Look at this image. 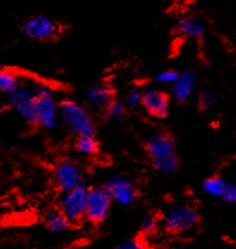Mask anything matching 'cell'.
I'll use <instances>...</instances> for the list:
<instances>
[{
  "label": "cell",
  "mask_w": 236,
  "mask_h": 249,
  "mask_svg": "<svg viewBox=\"0 0 236 249\" xmlns=\"http://www.w3.org/2000/svg\"><path fill=\"white\" fill-rule=\"evenodd\" d=\"M146 151L152 165L163 173H174L179 167L175 142L167 133H155L146 140Z\"/></svg>",
  "instance_id": "obj_1"
},
{
  "label": "cell",
  "mask_w": 236,
  "mask_h": 249,
  "mask_svg": "<svg viewBox=\"0 0 236 249\" xmlns=\"http://www.w3.org/2000/svg\"><path fill=\"white\" fill-rule=\"evenodd\" d=\"M59 116L63 124L77 137L95 133V123L84 106L72 100H64L59 106Z\"/></svg>",
  "instance_id": "obj_2"
},
{
  "label": "cell",
  "mask_w": 236,
  "mask_h": 249,
  "mask_svg": "<svg viewBox=\"0 0 236 249\" xmlns=\"http://www.w3.org/2000/svg\"><path fill=\"white\" fill-rule=\"evenodd\" d=\"M36 124L46 129H54L59 123V106L52 88L43 83H35Z\"/></svg>",
  "instance_id": "obj_3"
},
{
  "label": "cell",
  "mask_w": 236,
  "mask_h": 249,
  "mask_svg": "<svg viewBox=\"0 0 236 249\" xmlns=\"http://www.w3.org/2000/svg\"><path fill=\"white\" fill-rule=\"evenodd\" d=\"M10 107L28 124H36L35 83L20 80L17 87L7 95Z\"/></svg>",
  "instance_id": "obj_4"
},
{
  "label": "cell",
  "mask_w": 236,
  "mask_h": 249,
  "mask_svg": "<svg viewBox=\"0 0 236 249\" xmlns=\"http://www.w3.org/2000/svg\"><path fill=\"white\" fill-rule=\"evenodd\" d=\"M199 223V213L189 205H176L170 207L163 218V227L168 233L185 232Z\"/></svg>",
  "instance_id": "obj_5"
},
{
  "label": "cell",
  "mask_w": 236,
  "mask_h": 249,
  "mask_svg": "<svg viewBox=\"0 0 236 249\" xmlns=\"http://www.w3.org/2000/svg\"><path fill=\"white\" fill-rule=\"evenodd\" d=\"M54 181L63 193L71 191L84 183L83 171L79 163L71 157H65L58 160L54 167Z\"/></svg>",
  "instance_id": "obj_6"
},
{
  "label": "cell",
  "mask_w": 236,
  "mask_h": 249,
  "mask_svg": "<svg viewBox=\"0 0 236 249\" xmlns=\"http://www.w3.org/2000/svg\"><path fill=\"white\" fill-rule=\"evenodd\" d=\"M111 201L113 199L106 187L90 188L88 193L84 218L95 224L101 223L109 213Z\"/></svg>",
  "instance_id": "obj_7"
},
{
  "label": "cell",
  "mask_w": 236,
  "mask_h": 249,
  "mask_svg": "<svg viewBox=\"0 0 236 249\" xmlns=\"http://www.w3.org/2000/svg\"><path fill=\"white\" fill-rule=\"evenodd\" d=\"M89 189L90 188L85 183H82L76 188L64 193L60 202V211L72 223L78 222L85 216V207H87Z\"/></svg>",
  "instance_id": "obj_8"
},
{
  "label": "cell",
  "mask_w": 236,
  "mask_h": 249,
  "mask_svg": "<svg viewBox=\"0 0 236 249\" xmlns=\"http://www.w3.org/2000/svg\"><path fill=\"white\" fill-rule=\"evenodd\" d=\"M23 33L35 41H47L58 34V24L45 15H36L28 18L23 24Z\"/></svg>",
  "instance_id": "obj_9"
},
{
  "label": "cell",
  "mask_w": 236,
  "mask_h": 249,
  "mask_svg": "<svg viewBox=\"0 0 236 249\" xmlns=\"http://www.w3.org/2000/svg\"><path fill=\"white\" fill-rule=\"evenodd\" d=\"M105 187L109 192L111 199L123 206H128V205L133 204L138 196L137 186L127 176H113L108 180L107 185Z\"/></svg>",
  "instance_id": "obj_10"
},
{
  "label": "cell",
  "mask_w": 236,
  "mask_h": 249,
  "mask_svg": "<svg viewBox=\"0 0 236 249\" xmlns=\"http://www.w3.org/2000/svg\"><path fill=\"white\" fill-rule=\"evenodd\" d=\"M142 107L154 118H164L169 111V97L158 89H147L143 91Z\"/></svg>",
  "instance_id": "obj_11"
},
{
  "label": "cell",
  "mask_w": 236,
  "mask_h": 249,
  "mask_svg": "<svg viewBox=\"0 0 236 249\" xmlns=\"http://www.w3.org/2000/svg\"><path fill=\"white\" fill-rule=\"evenodd\" d=\"M85 100L90 107L96 109H107L115 100L113 88L107 83H96L90 85L85 91Z\"/></svg>",
  "instance_id": "obj_12"
},
{
  "label": "cell",
  "mask_w": 236,
  "mask_h": 249,
  "mask_svg": "<svg viewBox=\"0 0 236 249\" xmlns=\"http://www.w3.org/2000/svg\"><path fill=\"white\" fill-rule=\"evenodd\" d=\"M197 87V76L193 70H186L179 74L172 85V95L179 102H185L192 96Z\"/></svg>",
  "instance_id": "obj_13"
},
{
  "label": "cell",
  "mask_w": 236,
  "mask_h": 249,
  "mask_svg": "<svg viewBox=\"0 0 236 249\" xmlns=\"http://www.w3.org/2000/svg\"><path fill=\"white\" fill-rule=\"evenodd\" d=\"M176 31L182 37L200 38L204 35L205 28L197 18L191 16H182L176 20Z\"/></svg>",
  "instance_id": "obj_14"
},
{
  "label": "cell",
  "mask_w": 236,
  "mask_h": 249,
  "mask_svg": "<svg viewBox=\"0 0 236 249\" xmlns=\"http://www.w3.org/2000/svg\"><path fill=\"white\" fill-rule=\"evenodd\" d=\"M230 183L232 182L220 178V176H211V178H206L203 182V191L212 198L222 199L223 200L228 189H229Z\"/></svg>",
  "instance_id": "obj_15"
},
{
  "label": "cell",
  "mask_w": 236,
  "mask_h": 249,
  "mask_svg": "<svg viewBox=\"0 0 236 249\" xmlns=\"http://www.w3.org/2000/svg\"><path fill=\"white\" fill-rule=\"evenodd\" d=\"M72 222L60 210L58 211H52L46 214L45 217V227L51 232H63L71 228Z\"/></svg>",
  "instance_id": "obj_16"
},
{
  "label": "cell",
  "mask_w": 236,
  "mask_h": 249,
  "mask_svg": "<svg viewBox=\"0 0 236 249\" xmlns=\"http://www.w3.org/2000/svg\"><path fill=\"white\" fill-rule=\"evenodd\" d=\"M74 149L79 155L83 156H92L98 151V142L94 134H88V136L77 137Z\"/></svg>",
  "instance_id": "obj_17"
},
{
  "label": "cell",
  "mask_w": 236,
  "mask_h": 249,
  "mask_svg": "<svg viewBox=\"0 0 236 249\" xmlns=\"http://www.w3.org/2000/svg\"><path fill=\"white\" fill-rule=\"evenodd\" d=\"M18 82H19V78L16 73L4 67L0 69V93L7 96L17 87Z\"/></svg>",
  "instance_id": "obj_18"
},
{
  "label": "cell",
  "mask_w": 236,
  "mask_h": 249,
  "mask_svg": "<svg viewBox=\"0 0 236 249\" xmlns=\"http://www.w3.org/2000/svg\"><path fill=\"white\" fill-rule=\"evenodd\" d=\"M106 110H107L109 118L114 120H123L124 116L126 115V103L119 100H114Z\"/></svg>",
  "instance_id": "obj_19"
},
{
  "label": "cell",
  "mask_w": 236,
  "mask_h": 249,
  "mask_svg": "<svg viewBox=\"0 0 236 249\" xmlns=\"http://www.w3.org/2000/svg\"><path fill=\"white\" fill-rule=\"evenodd\" d=\"M179 74H180V72H178L176 70L167 69L164 71H161L156 78H155V80H156L158 84L173 85L179 78Z\"/></svg>",
  "instance_id": "obj_20"
},
{
  "label": "cell",
  "mask_w": 236,
  "mask_h": 249,
  "mask_svg": "<svg viewBox=\"0 0 236 249\" xmlns=\"http://www.w3.org/2000/svg\"><path fill=\"white\" fill-rule=\"evenodd\" d=\"M160 220L156 216H147L142 220L141 231L144 235H154L157 231Z\"/></svg>",
  "instance_id": "obj_21"
},
{
  "label": "cell",
  "mask_w": 236,
  "mask_h": 249,
  "mask_svg": "<svg viewBox=\"0 0 236 249\" xmlns=\"http://www.w3.org/2000/svg\"><path fill=\"white\" fill-rule=\"evenodd\" d=\"M215 102H216V96L214 92L207 91V90L200 91L197 96V103L201 109L211 108L215 105Z\"/></svg>",
  "instance_id": "obj_22"
},
{
  "label": "cell",
  "mask_w": 236,
  "mask_h": 249,
  "mask_svg": "<svg viewBox=\"0 0 236 249\" xmlns=\"http://www.w3.org/2000/svg\"><path fill=\"white\" fill-rule=\"evenodd\" d=\"M142 98H143V92L139 91V90L134 89L126 95L125 103L126 106H128V107H137V106L142 105Z\"/></svg>",
  "instance_id": "obj_23"
},
{
  "label": "cell",
  "mask_w": 236,
  "mask_h": 249,
  "mask_svg": "<svg viewBox=\"0 0 236 249\" xmlns=\"http://www.w3.org/2000/svg\"><path fill=\"white\" fill-rule=\"evenodd\" d=\"M116 249H144V247H143L141 241L137 238H127L123 241Z\"/></svg>",
  "instance_id": "obj_24"
},
{
  "label": "cell",
  "mask_w": 236,
  "mask_h": 249,
  "mask_svg": "<svg viewBox=\"0 0 236 249\" xmlns=\"http://www.w3.org/2000/svg\"><path fill=\"white\" fill-rule=\"evenodd\" d=\"M156 249H173V248L167 247V246H160V247H157Z\"/></svg>",
  "instance_id": "obj_25"
},
{
  "label": "cell",
  "mask_w": 236,
  "mask_h": 249,
  "mask_svg": "<svg viewBox=\"0 0 236 249\" xmlns=\"http://www.w3.org/2000/svg\"><path fill=\"white\" fill-rule=\"evenodd\" d=\"M2 110H4V105H2V102L0 101V114L2 113Z\"/></svg>",
  "instance_id": "obj_26"
},
{
  "label": "cell",
  "mask_w": 236,
  "mask_h": 249,
  "mask_svg": "<svg viewBox=\"0 0 236 249\" xmlns=\"http://www.w3.org/2000/svg\"><path fill=\"white\" fill-rule=\"evenodd\" d=\"M1 67H2V66H1V65H0V69H1Z\"/></svg>",
  "instance_id": "obj_27"
}]
</instances>
